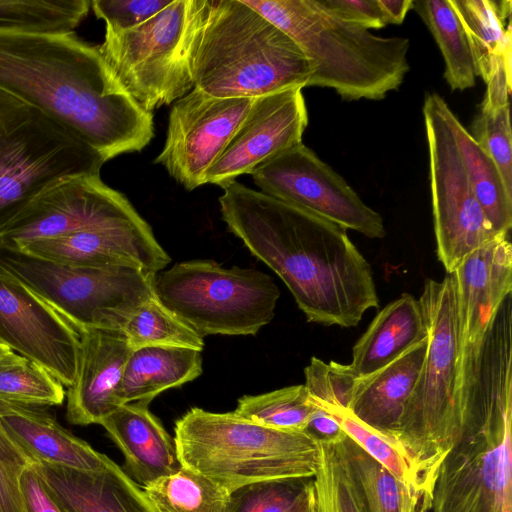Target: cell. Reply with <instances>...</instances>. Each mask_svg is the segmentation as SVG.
Wrapping results in <instances>:
<instances>
[{
    "label": "cell",
    "instance_id": "6da1fadb",
    "mask_svg": "<svg viewBox=\"0 0 512 512\" xmlns=\"http://www.w3.org/2000/svg\"><path fill=\"white\" fill-rule=\"evenodd\" d=\"M221 188L228 229L280 277L308 322L354 327L379 307L370 264L346 228L236 180Z\"/></svg>",
    "mask_w": 512,
    "mask_h": 512
},
{
    "label": "cell",
    "instance_id": "7a4b0ae2",
    "mask_svg": "<svg viewBox=\"0 0 512 512\" xmlns=\"http://www.w3.org/2000/svg\"><path fill=\"white\" fill-rule=\"evenodd\" d=\"M0 90L38 109L105 161L141 151L153 115L123 89L98 46L74 32H0Z\"/></svg>",
    "mask_w": 512,
    "mask_h": 512
},
{
    "label": "cell",
    "instance_id": "3957f363",
    "mask_svg": "<svg viewBox=\"0 0 512 512\" xmlns=\"http://www.w3.org/2000/svg\"><path fill=\"white\" fill-rule=\"evenodd\" d=\"M188 57L193 89L216 97L303 89L311 77L294 41L242 0H195Z\"/></svg>",
    "mask_w": 512,
    "mask_h": 512
},
{
    "label": "cell",
    "instance_id": "277c9868",
    "mask_svg": "<svg viewBox=\"0 0 512 512\" xmlns=\"http://www.w3.org/2000/svg\"><path fill=\"white\" fill-rule=\"evenodd\" d=\"M242 1L299 47L311 67L307 87L330 88L346 100H380L399 88L410 69L408 38L377 36L322 0Z\"/></svg>",
    "mask_w": 512,
    "mask_h": 512
},
{
    "label": "cell",
    "instance_id": "5b68a950",
    "mask_svg": "<svg viewBox=\"0 0 512 512\" xmlns=\"http://www.w3.org/2000/svg\"><path fill=\"white\" fill-rule=\"evenodd\" d=\"M428 348L392 439L432 491L439 467L459 438L465 416L460 325L454 276L427 279L418 299Z\"/></svg>",
    "mask_w": 512,
    "mask_h": 512
},
{
    "label": "cell",
    "instance_id": "8992f818",
    "mask_svg": "<svg viewBox=\"0 0 512 512\" xmlns=\"http://www.w3.org/2000/svg\"><path fill=\"white\" fill-rule=\"evenodd\" d=\"M174 443L183 467L230 492L257 482L311 479L318 440L307 432H284L250 422L234 412L193 407L175 422Z\"/></svg>",
    "mask_w": 512,
    "mask_h": 512
},
{
    "label": "cell",
    "instance_id": "52a82bcc",
    "mask_svg": "<svg viewBox=\"0 0 512 512\" xmlns=\"http://www.w3.org/2000/svg\"><path fill=\"white\" fill-rule=\"evenodd\" d=\"M105 162L62 125L0 90V230L46 189L100 174Z\"/></svg>",
    "mask_w": 512,
    "mask_h": 512
},
{
    "label": "cell",
    "instance_id": "ba28073f",
    "mask_svg": "<svg viewBox=\"0 0 512 512\" xmlns=\"http://www.w3.org/2000/svg\"><path fill=\"white\" fill-rule=\"evenodd\" d=\"M0 269L24 283L77 331H123L155 297V275L137 266L77 267L29 255L0 241Z\"/></svg>",
    "mask_w": 512,
    "mask_h": 512
},
{
    "label": "cell",
    "instance_id": "9c48e42d",
    "mask_svg": "<svg viewBox=\"0 0 512 512\" xmlns=\"http://www.w3.org/2000/svg\"><path fill=\"white\" fill-rule=\"evenodd\" d=\"M159 301L202 337L255 335L275 316L280 291L266 273L211 260L176 263L155 275Z\"/></svg>",
    "mask_w": 512,
    "mask_h": 512
},
{
    "label": "cell",
    "instance_id": "30bf717a",
    "mask_svg": "<svg viewBox=\"0 0 512 512\" xmlns=\"http://www.w3.org/2000/svg\"><path fill=\"white\" fill-rule=\"evenodd\" d=\"M432 512H512V398L467 406L442 461Z\"/></svg>",
    "mask_w": 512,
    "mask_h": 512
},
{
    "label": "cell",
    "instance_id": "8fae6325",
    "mask_svg": "<svg viewBox=\"0 0 512 512\" xmlns=\"http://www.w3.org/2000/svg\"><path fill=\"white\" fill-rule=\"evenodd\" d=\"M195 0H172L142 24L105 28L99 52L123 89L152 113L193 89L189 44Z\"/></svg>",
    "mask_w": 512,
    "mask_h": 512
},
{
    "label": "cell",
    "instance_id": "7c38bea8",
    "mask_svg": "<svg viewBox=\"0 0 512 512\" xmlns=\"http://www.w3.org/2000/svg\"><path fill=\"white\" fill-rule=\"evenodd\" d=\"M452 111L436 93H427L423 116L429 154L437 257L453 273L476 249L498 237L474 194L450 124Z\"/></svg>",
    "mask_w": 512,
    "mask_h": 512
},
{
    "label": "cell",
    "instance_id": "4fadbf2b",
    "mask_svg": "<svg viewBox=\"0 0 512 512\" xmlns=\"http://www.w3.org/2000/svg\"><path fill=\"white\" fill-rule=\"evenodd\" d=\"M261 192L369 238L386 235L382 216L313 150L300 143L251 172Z\"/></svg>",
    "mask_w": 512,
    "mask_h": 512
},
{
    "label": "cell",
    "instance_id": "5bb4252c",
    "mask_svg": "<svg viewBox=\"0 0 512 512\" xmlns=\"http://www.w3.org/2000/svg\"><path fill=\"white\" fill-rule=\"evenodd\" d=\"M147 222L100 174L59 181L30 201L0 230V241L21 246L76 232L143 226Z\"/></svg>",
    "mask_w": 512,
    "mask_h": 512
},
{
    "label": "cell",
    "instance_id": "9a60e30c",
    "mask_svg": "<svg viewBox=\"0 0 512 512\" xmlns=\"http://www.w3.org/2000/svg\"><path fill=\"white\" fill-rule=\"evenodd\" d=\"M255 98L216 97L197 89L170 110L164 146L155 158L186 190L205 184V175L248 114Z\"/></svg>",
    "mask_w": 512,
    "mask_h": 512
},
{
    "label": "cell",
    "instance_id": "2e32d148",
    "mask_svg": "<svg viewBox=\"0 0 512 512\" xmlns=\"http://www.w3.org/2000/svg\"><path fill=\"white\" fill-rule=\"evenodd\" d=\"M0 344L42 366L65 387L75 379L77 329L41 297L0 269Z\"/></svg>",
    "mask_w": 512,
    "mask_h": 512
},
{
    "label": "cell",
    "instance_id": "e0dca14e",
    "mask_svg": "<svg viewBox=\"0 0 512 512\" xmlns=\"http://www.w3.org/2000/svg\"><path fill=\"white\" fill-rule=\"evenodd\" d=\"M308 113L301 88L256 97L248 114L209 168L205 184L223 186L302 143Z\"/></svg>",
    "mask_w": 512,
    "mask_h": 512
},
{
    "label": "cell",
    "instance_id": "ac0fdd59",
    "mask_svg": "<svg viewBox=\"0 0 512 512\" xmlns=\"http://www.w3.org/2000/svg\"><path fill=\"white\" fill-rule=\"evenodd\" d=\"M14 247L29 255L70 266H137L154 274L162 271L171 261L148 223L143 226L86 230L33 240Z\"/></svg>",
    "mask_w": 512,
    "mask_h": 512
},
{
    "label": "cell",
    "instance_id": "d6986e66",
    "mask_svg": "<svg viewBox=\"0 0 512 512\" xmlns=\"http://www.w3.org/2000/svg\"><path fill=\"white\" fill-rule=\"evenodd\" d=\"M77 370L68 387L66 418L74 425L100 424L123 405L120 387L132 348L121 330H79Z\"/></svg>",
    "mask_w": 512,
    "mask_h": 512
},
{
    "label": "cell",
    "instance_id": "ffe728a7",
    "mask_svg": "<svg viewBox=\"0 0 512 512\" xmlns=\"http://www.w3.org/2000/svg\"><path fill=\"white\" fill-rule=\"evenodd\" d=\"M460 325V347L481 344L512 292V246L497 238L469 254L452 273Z\"/></svg>",
    "mask_w": 512,
    "mask_h": 512
},
{
    "label": "cell",
    "instance_id": "44dd1931",
    "mask_svg": "<svg viewBox=\"0 0 512 512\" xmlns=\"http://www.w3.org/2000/svg\"><path fill=\"white\" fill-rule=\"evenodd\" d=\"M33 466L66 512H156L143 489L111 459L96 472L45 463Z\"/></svg>",
    "mask_w": 512,
    "mask_h": 512
},
{
    "label": "cell",
    "instance_id": "7402d4cb",
    "mask_svg": "<svg viewBox=\"0 0 512 512\" xmlns=\"http://www.w3.org/2000/svg\"><path fill=\"white\" fill-rule=\"evenodd\" d=\"M148 406L126 403L100 422L124 455V471L142 488L182 467L174 440Z\"/></svg>",
    "mask_w": 512,
    "mask_h": 512
},
{
    "label": "cell",
    "instance_id": "603a6c76",
    "mask_svg": "<svg viewBox=\"0 0 512 512\" xmlns=\"http://www.w3.org/2000/svg\"><path fill=\"white\" fill-rule=\"evenodd\" d=\"M0 421L35 463L96 472L110 460L62 427L45 407L0 401Z\"/></svg>",
    "mask_w": 512,
    "mask_h": 512
},
{
    "label": "cell",
    "instance_id": "cb8c5ba5",
    "mask_svg": "<svg viewBox=\"0 0 512 512\" xmlns=\"http://www.w3.org/2000/svg\"><path fill=\"white\" fill-rule=\"evenodd\" d=\"M427 348L428 336L383 368L359 377L348 406L350 413L393 441L392 434L418 379Z\"/></svg>",
    "mask_w": 512,
    "mask_h": 512
},
{
    "label": "cell",
    "instance_id": "d4e9b609",
    "mask_svg": "<svg viewBox=\"0 0 512 512\" xmlns=\"http://www.w3.org/2000/svg\"><path fill=\"white\" fill-rule=\"evenodd\" d=\"M427 336L419 300L403 293L374 317L357 340L350 366L360 377L369 375Z\"/></svg>",
    "mask_w": 512,
    "mask_h": 512
},
{
    "label": "cell",
    "instance_id": "484cf974",
    "mask_svg": "<svg viewBox=\"0 0 512 512\" xmlns=\"http://www.w3.org/2000/svg\"><path fill=\"white\" fill-rule=\"evenodd\" d=\"M202 374L201 352L174 346L132 349L120 387L123 404L150 403L163 391L179 387Z\"/></svg>",
    "mask_w": 512,
    "mask_h": 512
},
{
    "label": "cell",
    "instance_id": "4316f807",
    "mask_svg": "<svg viewBox=\"0 0 512 512\" xmlns=\"http://www.w3.org/2000/svg\"><path fill=\"white\" fill-rule=\"evenodd\" d=\"M469 40L476 76L486 83L499 61L512 62L510 0H449Z\"/></svg>",
    "mask_w": 512,
    "mask_h": 512
},
{
    "label": "cell",
    "instance_id": "83f0119b",
    "mask_svg": "<svg viewBox=\"0 0 512 512\" xmlns=\"http://www.w3.org/2000/svg\"><path fill=\"white\" fill-rule=\"evenodd\" d=\"M511 64L505 61L496 64L486 82L485 97L470 134L495 162L507 191L512 195Z\"/></svg>",
    "mask_w": 512,
    "mask_h": 512
},
{
    "label": "cell",
    "instance_id": "f1b7e54d",
    "mask_svg": "<svg viewBox=\"0 0 512 512\" xmlns=\"http://www.w3.org/2000/svg\"><path fill=\"white\" fill-rule=\"evenodd\" d=\"M343 448L363 512H428L432 503L400 482L346 434Z\"/></svg>",
    "mask_w": 512,
    "mask_h": 512
},
{
    "label": "cell",
    "instance_id": "f546056e",
    "mask_svg": "<svg viewBox=\"0 0 512 512\" xmlns=\"http://www.w3.org/2000/svg\"><path fill=\"white\" fill-rule=\"evenodd\" d=\"M450 124L474 194L492 230L507 237L512 227V195L492 158L452 113Z\"/></svg>",
    "mask_w": 512,
    "mask_h": 512
},
{
    "label": "cell",
    "instance_id": "4dcf8cb0",
    "mask_svg": "<svg viewBox=\"0 0 512 512\" xmlns=\"http://www.w3.org/2000/svg\"><path fill=\"white\" fill-rule=\"evenodd\" d=\"M413 7L432 33L445 62L444 77L451 90L475 86L476 70L463 25L449 0L413 1Z\"/></svg>",
    "mask_w": 512,
    "mask_h": 512
},
{
    "label": "cell",
    "instance_id": "1f68e13d",
    "mask_svg": "<svg viewBox=\"0 0 512 512\" xmlns=\"http://www.w3.org/2000/svg\"><path fill=\"white\" fill-rule=\"evenodd\" d=\"M143 491L156 512H231L229 490L183 466Z\"/></svg>",
    "mask_w": 512,
    "mask_h": 512
},
{
    "label": "cell",
    "instance_id": "d6a6232c",
    "mask_svg": "<svg viewBox=\"0 0 512 512\" xmlns=\"http://www.w3.org/2000/svg\"><path fill=\"white\" fill-rule=\"evenodd\" d=\"M90 8L88 0H0V32H74Z\"/></svg>",
    "mask_w": 512,
    "mask_h": 512
},
{
    "label": "cell",
    "instance_id": "836d02e7",
    "mask_svg": "<svg viewBox=\"0 0 512 512\" xmlns=\"http://www.w3.org/2000/svg\"><path fill=\"white\" fill-rule=\"evenodd\" d=\"M65 396L64 385L42 366L12 350L0 356V401L48 407Z\"/></svg>",
    "mask_w": 512,
    "mask_h": 512
},
{
    "label": "cell",
    "instance_id": "e575fe53",
    "mask_svg": "<svg viewBox=\"0 0 512 512\" xmlns=\"http://www.w3.org/2000/svg\"><path fill=\"white\" fill-rule=\"evenodd\" d=\"M313 409L304 384L258 395H244L233 411L237 416L267 428L304 432Z\"/></svg>",
    "mask_w": 512,
    "mask_h": 512
},
{
    "label": "cell",
    "instance_id": "d590c367",
    "mask_svg": "<svg viewBox=\"0 0 512 512\" xmlns=\"http://www.w3.org/2000/svg\"><path fill=\"white\" fill-rule=\"evenodd\" d=\"M344 435L317 439L319 459L312 479L316 512H363L343 448Z\"/></svg>",
    "mask_w": 512,
    "mask_h": 512
},
{
    "label": "cell",
    "instance_id": "8d00e7d4",
    "mask_svg": "<svg viewBox=\"0 0 512 512\" xmlns=\"http://www.w3.org/2000/svg\"><path fill=\"white\" fill-rule=\"evenodd\" d=\"M132 349L174 346L202 351L204 337L178 318L157 298H151L129 319L123 329Z\"/></svg>",
    "mask_w": 512,
    "mask_h": 512
},
{
    "label": "cell",
    "instance_id": "74e56055",
    "mask_svg": "<svg viewBox=\"0 0 512 512\" xmlns=\"http://www.w3.org/2000/svg\"><path fill=\"white\" fill-rule=\"evenodd\" d=\"M311 479L263 481L239 487L231 492V512H294Z\"/></svg>",
    "mask_w": 512,
    "mask_h": 512
},
{
    "label": "cell",
    "instance_id": "f35d334b",
    "mask_svg": "<svg viewBox=\"0 0 512 512\" xmlns=\"http://www.w3.org/2000/svg\"><path fill=\"white\" fill-rule=\"evenodd\" d=\"M305 387L312 404L321 408L348 409L355 385L360 377L350 366L312 357L304 369Z\"/></svg>",
    "mask_w": 512,
    "mask_h": 512
},
{
    "label": "cell",
    "instance_id": "ab89813d",
    "mask_svg": "<svg viewBox=\"0 0 512 512\" xmlns=\"http://www.w3.org/2000/svg\"><path fill=\"white\" fill-rule=\"evenodd\" d=\"M32 463L0 421V512H25L21 477Z\"/></svg>",
    "mask_w": 512,
    "mask_h": 512
},
{
    "label": "cell",
    "instance_id": "60d3db41",
    "mask_svg": "<svg viewBox=\"0 0 512 512\" xmlns=\"http://www.w3.org/2000/svg\"><path fill=\"white\" fill-rule=\"evenodd\" d=\"M172 0H94L91 8L106 29L125 30L142 24Z\"/></svg>",
    "mask_w": 512,
    "mask_h": 512
},
{
    "label": "cell",
    "instance_id": "b9f144b4",
    "mask_svg": "<svg viewBox=\"0 0 512 512\" xmlns=\"http://www.w3.org/2000/svg\"><path fill=\"white\" fill-rule=\"evenodd\" d=\"M341 18L368 30L386 26L378 0H322Z\"/></svg>",
    "mask_w": 512,
    "mask_h": 512
},
{
    "label": "cell",
    "instance_id": "7bdbcfd3",
    "mask_svg": "<svg viewBox=\"0 0 512 512\" xmlns=\"http://www.w3.org/2000/svg\"><path fill=\"white\" fill-rule=\"evenodd\" d=\"M25 512H66L42 482L33 463L21 477Z\"/></svg>",
    "mask_w": 512,
    "mask_h": 512
},
{
    "label": "cell",
    "instance_id": "ee69618b",
    "mask_svg": "<svg viewBox=\"0 0 512 512\" xmlns=\"http://www.w3.org/2000/svg\"><path fill=\"white\" fill-rule=\"evenodd\" d=\"M304 432L313 435L316 439H334L344 434L337 420L314 404Z\"/></svg>",
    "mask_w": 512,
    "mask_h": 512
},
{
    "label": "cell",
    "instance_id": "f6af8a7d",
    "mask_svg": "<svg viewBox=\"0 0 512 512\" xmlns=\"http://www.w3.org/2000/svg\"><path fill=\"white\" fill-rule=\"evenodd\" d=\"M378 4L386 25H400L413 7L412 0H378Z\"/></svg>",
    "mask_w": 512,
    "mask_h": 512
},
{
    "label": "cell",
    "instance_id": "bcb514c9",
    "mask_svg": "<svg viewBox=\"0 0 512 512\" xmlns=\"http://www.w3.org/2000/svg\"><path fill=\"white\" fill-rule=\"evenodd\" d=\"M312 479L309 481L306 493L303 496L302 500L300 501V503L298 504V506L294 512H309L310 504H311L313 493H314Z\"/></svg>",
    "mask_w": 512,
    "mask_h": 512
},
{
    "label": "cell",
    "instance_id": "7dc6e473",
    "mask_svg": "<svg viewBox=\"0 0 512 512\" xmlns=\"http://www.w3.org/2000/svg\"><path fill=\"white\" fill-rule=\"evenodd\" d=\"M309 512H316L314 493H313L312 501H311V504H310Z\"/></svg>",
    "mask_w": 512,
    "mask_h": 512
},
{
    "label": "cell",
    "instance_id": "c3c4849f",
    "mask_svg": "<svg viewBox=\"0 0 512 512\" xmlns=\"http://www.w3.org/2000/svg\"><path fill=\"white\" fill-rule=\"evenodd\" d=\"M10 349L5 345L0 344V356L9 351Z\"/></svg>",
    "mask_w": 512,
    "mask_h": 512
}]
</instances>
